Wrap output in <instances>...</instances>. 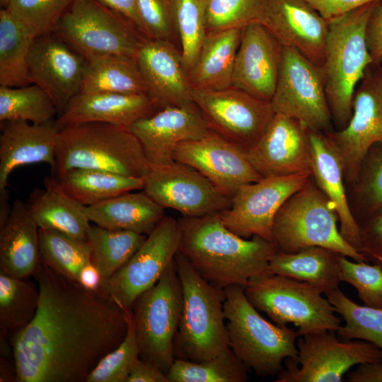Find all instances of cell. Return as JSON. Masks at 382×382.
Masks as SVG:
<instances>
[{
  "label": "cell",
  "instance_id": "25",
  "mask_svg": "<svg viewBox=\"0 0 382 382\" xmlns=\"http://www.w3.org/2000/svg\"><path fill=\"white\" fill-rule=\"evenodd\" d=\"M0 190L19 166L45 163L51 170L56 164L59 128L54 122L37 125L25 121L1 122Z\"/></svg>",
  "mask_w": 382,
  "mask_h": 382
},
{
  "label": "cell",
  "instance_id": "8",
  "mask_svg": "<svg viewBox=\"0 0 382 382\" xmlns=\"http://www.w3.org/2000/svg\"><path fill=\"white\" fill-rule=\"evenodd\" d=\"M245 294L259 311L279 326L293 324L300 336L324 331L337 332L341 319L322 291L306 282L279 274H265L250 279Z\"/></svg>",
  "mask_w": 382,
  "mask_h": 382
},
{
  "label": "cell",
  "instance_id": "40",
  "mask_svg": "<svg viewBox=\"0 0 382 382\" xmlns=\"http://www.w3.org/2000/svg\"><path fill=\"white\" fill-rule=\"evenodd\" d=\"M248 369L229 347L202 361L176 358L167 377L168 382H246Z\"/></svg>",
  "mask_w": 382,
  "mask_h": 382
},
{
  "label": "cell",
  "instance_id": "23",
  "mask_svg": "<svg viewBox=\"0 0 382 382\" xmlns=\"http://www.w3.org/2000/svg\"><path fill=\"white\" fill-rule=\"evenodd\" d=\"M262 24L283 47L295 49L321 67L328 21L306 0H267Z\"/></svg>",
  "mask_w": 382,
  "mask_h": 382
},
{
  "label": "cell",
  "instance_id": "13",
  "mask_svg": "<svg viewBox=\"0 0 382 382\" xmlns=\"http://www.w3.org/2000/svg\"><path fill=\"white\" fill-rule=\"evenodd\" d=\"M178 219L164 216L130 260L101 284L100 289L125 311H131L137 298L153 286L179 251Z\"/></svg>",
  "mask_w": 382,
  "mask_h": 382
},
{
  "label": "cell",
  "instance_id": "45",
  "mask_svg": "<svg viewBox=\"0 0 382 382\" xmlns=\"http://www.w3.org/2000/svg\"><path fill=\"white\" fill-rule=\"evenodd\" d=\"M73 0H10L6 8L35 37L50 34Z\"/></svg>",
  "mask_w": 382,
  "mask_h": 382
},
{
  "label": "cell",
  "instance_id": "9",
  "mask_svg": "<svg viewBox=\"0 0 382 382\" xmlns=\"http://www.w3.org/2000/svg\"><path fill=\"white\" fill-rule=\"evenodd\" d=\"M182 305V287L174 259L131 308L139 359L166 374L175 359L174 343Z\"/></svg>",
  "mask_w": 382,
  "mask_h": 382
},
{
  "label": "cell",
  "instance_id": "26",
  "mask_svg": "<svg viewBox=\"0 0 382 382\" xmlns=\"http://www.w3.org/2000/svg\"><path fill=\"white\" fill-rule=\"evenodd\" d=\"M159 106L148 93H79L54 121L62 127L86 122H103L129 127Z\"/></svg>",
  "mask_w": 382,
  "mask_h": 382
},
{
  "label": "cell",
  "instance_id": "12",
  "mask_svg": "<svg viewBox=\"0 0 382 382\" xmlns=\"http://www.w3.org/2000/svg\"><path fill=\"white\" fill-rule=\"evenodd\" d=\"M270 104L274 113L295 118L311 131H332L322 69L294 48L283 47Z\"/></svg>",
  "mask_w": 382,
  "mask_h": 382
},
{
  "label": "cell",
  "instance_id": "48",
  "mask_svg": "<svg viewBox=\"0 0 382 382\" xmlns=\"http://www.w3.org/2000/svg\"><path fill=\"white\" fill-rule=\"evenodd\" d=\"M146 38L170 41L175 29V0H137Z\"/></svg>",
  "mask_w": 382,
  "mask_h": 382
},
{
  "label": "cell",
  "instance_id": "10",
  "mask_svg": "<svg viewBox=\"0 0 382 382\" xmlns=\"http://www.w3.org/2000/svg\"><path fill=\"white\" fill-rule=\"evenodd\" d=\"M53 33L86 61L135 57L142 40L121 17L96 0H73Z\"/></svg>",
  "mask_w": 382,
  "mask_h": 382
},
{
  "label": "cell",
  "instance_id": "6",
  "mask_svg": "<svg viewBox=\"0 0 382 382\" xmlns=\"http://www.w3.org/2000/svg\"><path fill=\"white\" fill-rule=\"evenodd\" d=\"M224 311L229 347L236 356L260 376L277 375L282 362L297 361V330L264 318L247 299L243 286L224 289Z\"/></svg>",
  "mask_w": 382,
  "mask_h": 382
},
{
  "label": "cell",
  "instance_id": "21",
  "mask_svg": "<svg viewBox=\"0 0 382 382\" xmlns=\"http://www.w3.org/2000/svg\"><path fill=\"white\" fill-rule=\"evenodd\" d=\"M129 128L139 141L152 166L173 162V153L179 144L201 138L210 129L193 102L163 106L160 110L139 119Z\"/></svg>",
  "mask_w": 382,
  "mask_h": 382
},
{
  "label": "cell",
  "instance_id": "27",
  "mask_svg": "<svg viewBox=\"0 0 382 382\" xmlns=\"http://www.w3.org/2000/svg\"><path fill=\"white\" fill-rule=\"evenodd\" d=\"M309 138L312 157L311 175L319 188L335 204L342 236L359 251L360 228L347 194L344 165L340 154L326 132L310 130Z\"/></svg>",
  "mask_w": 382,
  "mask_h": 382
},
{
  "label": "cell",
  "instance_id": "37",
  "mask_svg": "<svg viewBox=\"0 0 382 382\" xmlns=\"http://www.w3.org/2000/svg\"><path fill=\"white\" fill-rule=\"evenodd\" d=\"M39 246L42 264L78 283L81 269L92 262V248L88 240L61 231L39 228Z\"/></svg>",
  "mask_w": 382,
  "mask_h": 382
},
{
  "label": "cell",
  "instance_id": "52",
  "mask_svg": "<svg viewBox=\"0 0 382 382\" xmlns=\"http://www.w3.org/2000/svg\"><path fill=\"white\" fill-rule=\"evenodd\" d=\"M96 1L120 16H123L138 30L145 35L144 28L139 13L137 0Z\"/></svg>",
  "mask_w": 382,
  "mask_h": 382
},
{
  "label": "cell",
  "instance_id": "18",
  "mask_svg": "<svg viewBox=\"0 0 382 382\" xmlns=\"http://www.w3.org/2000/svg\"><path fill=\"white\" fill-rule=\"evenodd\" d=\"M173 159L202 173L230 198L241 186L262 178L243 149L211 129L201 138L179 144Z\"/></svg>",
  "mask_w": 382,
  "mask_h": 382
},
{
  "label": "cell",
  "instance_id": "11",
  "mask_svg": "<svg viewBox=\"0 0 382 382\" xmlns=\"http://www.w3.org/2000/svg\"><path fill=\"white\" fill-rule=\"evenodd\" d=\"M297 361L286 359L276 382H341L353 366L382 361V349L361 340L341 341L334 331L300 336Z\"/></svg>",
  "mask_w": 382,
  "mask_h": 382
},
{
  "label": "cell",
  "instance_id": "20",
  "mask_svg": "<svg viewBox=\"0 0 382 382\" xmlns=\"http://www.w3.org/2000/svg\"><path fill=\"white\" fill-rule=\"evenodd\" d=\"M86 60L55 34L35 38L28 57L30 83L43 89L58 116L81 89Z\"/></svg>",
  "mask_w": 382,
  "mask_h": 382
},
{
  "label": "cell",
  "instance_id": "56",
  "mask_svg": "<svg viewBox=\"0 0 382 382\" xmlns=\"http://www.w3.org/2000/svg\"><path fill=\"white\" fill-rule=\"evenodd\" d=\"M5 357L1 356L0 360V381H17V373L14 362L10 363Z\"/></svg>",
  "mask_w": 382,
  "mask_h": 382
},
{
  "label": "cell",
  "instance_id": "32",
  "mask_svg": "<svg viewBox=\"0 0 382 382\" xmlns=\"http://www.w3.org/2000/svg\"><path fill=\"white\" fill-rule=\"evenodd\" d=\"M242 28L209 31L190 72L192 88L220 90L231 86Z\"/></svg>",
  "mask_w": 382,
  "mask_h": 382
},
{
  "label": "cell",
  "instance_id": "55",
  "mask_svg": "<svg viewBox=\"0 0 382 382\" xmlns=\"http://www.w3.org/2000/svg\"><path fill=\"white\" fill-rule=\"evenodd\" d=\"M102 278L98 268L93 262L86 265L79 274V284L84 289L90 291L100 289Z\"/></svg>",
  "mask_w": 382,
  "mask_h": 382
},
{
  "label": "cell",
  "instance_id": "51",
  "mask_svg": "<svg viewBox=\"0 0 382 382\" xmlns=\"http://www.w3.org/2000/svg\"><path fill=\"white\" fill-rule=\"evenodd\" d=\"M329 21L366 4L382 0H306Z\"/></svg>",
  "mask_w": 382,
  "mask_h": 382
},
{
  "label": "cell",
  "instance_id": "31",
  "mask_svg": "<svg viewBox=\"0 0 382 382\" xmlns=\"http://www.w3.org/2000/svg\"><path fill=\"white\" fill-rule=\"evenodd\" d=\"M340 254L310 246L286 253L277 251L270 261L267 274H279L309 283L327 294L339 288Z\"/></svg>",
  "mask_w": 382,
  "mask_h": 382
},
{
  "label": "cell",
  "instance_id": "57",
  "mask_svg": "<svg viewBox=\"0 0 382 382\" xmlns=\"http://www.w3.org/2000/svg\"><path fill=\"white\" fill-rule=\"evenodd\" d=\"M11 207L9 204V190L7 188L0 190V228L6 222Z\"/></svg>",
  "mask_w": 382,
  "mask_h": 382
},
{
  "label": "cell",
  "instance_id": "39",
  "mask_svg": "<svg viewBox=\"0 0 382 382\" xmlns=\"http://www.w3.org/2000/svg\"><path fill=\"white\" fill-rule=\"evenodd\" d=\"M58 115L50 96L35 84L19 87L0 86V121H25L42 125Z\"/></svg>",
  "mask_w": 382,
  "mask_h": 382
},
{
  "label": "cell",
  "instance_id": "3",
  "mask_svg": "<svg viewBox=\"0 0 382 382\" xmlns=\"http://www.w3.org/2000/svg\"><path fill=\"white\" fill-rule=\"evenodd\" d=\"M56 164L57 177L71 168L97 169L144 178L151 168L143 148L129 127L86 122L59 128Z\"/></svg>",
  "mask_w": 382,
  "mask_h": 382
},
{
  "label": "cell",
  "instance_id": "49",
  "mask_svg": "<svg viewBox=\"0 0 382 382\" xmlns=\"http://www.w3.org/2000/svg\"><path fill=\"white\" fill-rule=\"evenodd\" d=\"M360 252L369 260L382 266V214L359 224Z\"/></svg>",
  "mask_w": 382,
  "mask_h": 382
},
{
  "label": "cell",
  "instance_id": "44",
  "mask_svg": "<svg viewBox=\"0 0 382 382\" xmlns=\"http://www.w3.org/2000/svg\"><path fill=\"white\" fill-rule=\"evenodd\" d=\"M267 0H207V32L263 23Z\"/></svg>",
  "mask_w": 382,
  "mask_h": 382
},
{
  "label": "cell",
  "instance_id": "30",
  "mask_svg": "<svg viewBox=\"0 0 382 382\" xmlns=\"http://www.w3.org/2000/svg\"><path fill=\"white\" fill-rule=\"evenodd\" d=\"M94 224L110 230L149 235L164 218V209L143 190L127 192L85 207Z\"/></svg>",
  "mask_w": 382,
  "mask_h": 382
},
{
  "label": "cell",
  "instance_id": "35",
  "mask_svg": "<svg viewBox=\"0 0 382 382\" xmlns=\"http://www.w3.org/2000/svg\"><path fill=\"white\" fill-rule=\"evenodd\" d=\"M36 37L8 10L0 11V86L30 84L28 57Z\"/></svg>",
  "mask_w": 382,
  "mask_h": 382
},
{
  "label": "cell",
  "instance_id": "28",
  "mask_svg": "<svg viewBox=\"0 0 382 382\" xmlns=\"http://www.w3.org/2000/svg\"><path fill=\"white\" fill-rule=\"evenodd\" d=\"M41 265L39 228L28 203L17 199L0 228V272L25 279L34 276Z\"/></svg>",
  "mask_w": 382,
  "mask_h": 382
},
{
  "label": "cell",
  "instance_id": "54",
  "mask_svg": "<svg viewBox=\"0 0 382 382\" xmlns=\"http://www.w3.org/2000/svg\"><path fill=\"white\" fill-rule=\"evenodd\" d=\"M347 377L349 382H382V361L358 365Z\"/></svg>",
  "mask_w": 382,
  "mask_h": 382
},
{
  "label": "cell",
  "instance_id": "14",
  "mask_svg": "<svg viewBox=\"0 0 382 382\" xmlns=\"http://www.w3.org/2000/svg\"><path fill=\"white\" fill-rule=\"evenodd\" d=\"M191 96L209 128L245 151L260 138L275 114L270 102L233 86L192 88Z\"/></svg>",
  "mask_w": 382,
  "mask_h": 382
},
{
  "label": "cell",
  "instance_id": "17",
  "mask_svg": "<svg viewBox=\"0 0 382 382\" xmlns=\"http://www.w3.org/2000/svg\"><path fill=\"white\" fill-rule=\"evenodd\" d=\"M371 66L355 90L352 114L347 125L325 132L340 154L349 187L355 181L370 148L382 144V67L372 69Z\"/></svg>",
  "mask_w": 382,
  "mask_h": 382
},
{
  "label": "cell",
  "instance_id": "29",
  "mask_svg": "<svg viewBox=\"0 0 382 382\" xmlns=\"http://www.w3.org/2000/svg\"><path fill=\"white\" fill-rule=\"evenodd\" d=\"M44 185L33 190L27 202L38 228L87 240L91 224L85 206L68 195L53 175L45 178Z\"/></svg>",
  "mask_w": 382,
  "mask_h": 382
},
{
  "label": "cell",
  "instance_id": "42",
  "mask_svg": "<svg viewBox=\"0 0 382 382\" xmlns=\"http://www.w3.org/2000/svg\"><path fill=\"white\" fill-rule=\"evenodd\" d=\"M352 189L356 219L361 222L382 214V144L370 148L361 164Z\"/></svg>",
  "mask_w": 382,
  "mask_h": 382
},
{
  "label": "cell",
  "instance_id": "50",
  "mask_svg": "<svg viewBox=\"0 0 382 382\" xmlns=\"http://www.w3.org/2000/svg\"><path fill=\"white\" fill-rule=\"evenodd\" d=\"M366 41L374 64L382 63V1L376 4L366 28Z\"/></svg>",
  "mask_w": 382,
  "mask_h": 382
},
{
  "label": "cell",
  "instance_id": "7",
  "mask_svg": "<svg viewBox=\"0 0 382 382\" xmlns=\"http://www.w3.org/2000/svg\"><path fill=\"white\" fill-rule=\"evenodd\" d=\"M338 222L335 204L311 175L308 183L277 212L272 226V242L282 253H292L304 248L318 246L357 262H369L363 253L344 238Z\"/></svg>",
  "mask_w": 382,
  "mask_h": 382
},
{
  "label": "cell",
  "instance_id": "38",
  "mask_svg": "<svg viewBox=\"0 0 382 382\" xmlns=\"http://www.w3.org/2000/svg\"><path fill=\"white\" fill-rule=\"evenodd\" d=\"M24 279L0 272V337L13 336L35 316L38 286Z\"/></svg>",
  "mask_w": 382,
  "mask_h": 382
},
{
  "label": "cell",
  "instance_id": "5",
  "mask_svg": "<svg viewBox=\"0 0 382 382\" xmlns=\"http://www.w3.org/2000/svg\"><path fill=\"white\" fill-rule=\"evenodd\" d=\"M175 262L183 294L174 343L175 359L195 362L209 359L229 347L225 290L202 277L179 251Z\"/></svg>",
  "mask_w": 382,
  "mask_h": 382
},
{
  "label": "cell",
  "instance_id": "24",
  "mask_svg": "<svg viewBox=\"0 0 382 382\" xmlns=\"http://www.w3.org/2000/svg\"><path fill=\"white\" fill-rule=\"evenodd\" d=\"M150 95L162 107L192 103V86L180 52L170 41L145 38L135 56Z\"/></svg>",
  "mask_w": 382,
  "mask_h": 382
},
{
  "label": "cell",
  "instance_id": "22",
  "mask_svg": "<svg viewBox=\"0 0 382 382\" xmlns=\"http://www.w3.org/2000/svg\"><path fill=\"white\" fill-rule=\"evenodd\" d=\"M283 46L260 23L241 30L231 86L270 102L274 95L282 62Z\"/></svg>",
  "mask_w": 382,
  "mask_h": 382
},
{
  "label": "cell",
  "instance_id": "46",
  "mask_svg": "<svg viewBox=\"0 0 382 382\" xmlns=\"http://www.w3.org/2000/svg\"><path fill=\"white\" fill-rule=\"evenodd\" d=\"M139 358L131 311H129L128 329L123 341L98 363L86 382H127L130 371Z\"/></svg>",
  "mask_w": 382,
  "mask_h": 382
},
{
  "label": "cell",
  "instance_id": "2",
  "mask_svg": "<svg viewBox=\"0 0 382 382\" xmlns=\"http://www.w3.org/2000/svg\"><path fill=\"white\" fill-rule=\"evenodd\" d=\"M178 222L179 252L202 277L219 288L243 287L250 279L267 274L270 261L278 251L272 241L236 235L222 223L219 213L183 216Z\"/></svg>",
  "mask_w": 382,
  "mask_h": 382
},
{
  "label": "cell",
  "instance_id": "41",
  "mask_svg": "<svg viewBox=\"0 0 382 382\" xmlns=\"http://www.w3.org/2000/svg\"><path fill=\"white\" fill-rule=\"evenodd\" d=\"M327 299L345 320L337 330L345 340H361L382 349V309L359 305L339 288L327 294Z\"/></svg>",
  "mask_w": 382,
  "mask_h": 382
},
{
  "label": "cell",
  "instance_id": "34",
  "mask_svg": "<svg viewBox=\"0 0 382 382\" xmlns=\"http://www.w3.org/2000/svg\"><path fill=\"white\" fill-rule=\"evenodd\" d=\"M148 93L135 57L110 54L86 61L80 93Z\"/></svg>",
  "mask_w": 382,
  "mask_h": 382
},
{
  "label": "cell",
  "instance_id": "43",
  "mask_svg": "<svg viewBox=\"0 0 382 382\" xmlns=\"http://www.w3.org/2000/svg\"><path fill=\"white\" fill-rule=\"evenodd\" d=\"M206 13L207 0H175V29L189 75L207 34Z\"/></svg>",
  "mask_w": 382,
  "mask_h": 382
},
{
  "label": "cell",
  "instance_id": "47",
  "mask_svg": "<svg viewBox=\"0 0 382 382\" xmlns=\"http://www.w3.org/2000/svg\"><path fill=\"white\" fill-rule=\"evenodd\" d=\"M340 264L341 282L355 288L364 306L382 309V266L357 262L342 255Z\"/></svg>",
  "mask_w": 382,
  "mask_h": 382
},
{
  "label": "cell",
  "instance_id": "33",
  "mask_svg": "<svg viewBox=\"0 0 382 382\" xmlns=\"http://www.w3.org/2000/svg\"><path fill=\"white\" fill-rule=\"evenodd\" d=\"M55 178L68 195L85 207L127 192L141 190L144 184V178L97 169L71 168Z\"/></svg>",
  "mask_w": 382,
  "mask_h": 382
},
{
  "label": "cell",
  "instance_id": "58",
  "mask_svg": "<svg viewBox=\"0 0 382 382\" xmlns=\"http://www.w3.org/2000/svg\"><path fill=\"white\" fill-rule=\"evenodd\" d=\"M9 1H10V0H0L1 6L3 8H6V6H8V3H9Z\"/></svg>",
  "mask_w": 382,
  "mask_h": 382
},
{
  "label": "cell",
  "instance_id": "36",
  "mask_svg": "<svg viewBox=\"0 0 382 382\" xmlns=\"http://www.w3.org/2000/svg\"><path fill=\"white\" fill-rule=\"evenodd\" d=\"M146 238V235L130 231L110 230L91 225L87 240L92 248V262L100 272L102 283L130 260Z\"/></svg>",
  "mask_w": 382,
  "mask_h": 382
},
{
  "label": "cell",
  "instance_id": "15",
  "mask_svg": "<svg viewBox=\"0 0 382 382\" xmlns=\"http://www.w3.org/2000/svg\"><path fill=\"white\" fill-rule=\"evenodd\" d=\"M311 173L271 176L241 186L231 207L219 213L222 223L243 238L272 241L274 217L284 203L310 180Z\"/></svg>",
  "mask_w": 382,
  "mask_h": 382
},
{
  "label": "cell",
  "instance_id": "1",
  "mask_svg": "<svg viewBox=\"0 0 382 382\" xmlns=\"http://www.w3.org/2000/svg\"><path fill=\"white\" fill-rule=\"evenodd\" d=\"M35 316L10 341L18 382H86L125 339L129 311L42 264Z\"/></svg>",
  "mask_w": 382,
  "mask_h": 382
},
{
  "label": "cell",
  "instance_id": "19",
  "mask_svg": "<svg viewBox=\"0 0 382 382\" xmlns=\"http://www.w3.org/2000/svg\"><path fill=\"white\" fill-rule=\"evenodd\" d=\"M310 129L299 120L275 113L267 127L246 154L262 177L311 173Z\"/></svg>",
  "mask_w": 382,
  "mask_h": 382
},
{
  "label": "cell",
  "instance_id": "16",
  "mask_svg": "<svg viewBox=\"0 0 382 382\" xmlns=\"http://www.w3.org/2000/svg\"><path fill=\"white\" fill-rule=\"evenodd\" d=\"M143 190L163 209L183 216L199 217L221 212L231 205V198L219 191L192 167L175 161L152 166L144 178Z\"/></svg>",
  "mask_w": 382,
  "mask_h": 382
},
{
  "label": "cell",
  "instance_id": "53",
  "mask_svg": "<svg viewBox=\"0 0 382 382\" xmlns=\"http://www.w3.org/2000/svg\"><path fill=\"white\" fill-rule=\"evenodd\" d=\"M127 382H168L167 374L139 358L134 364Z\"/></svg>",
  "mask_w": 382,
  "mask_h": 382
},
{
  "label": "cell",
  "instance_id": "4",
  "mask_svg": "<svg viewBox=\"0 0 382 382\" xmlns=\"http://www.w3.org/2000/svg\"><path fill=\"white\" fill-rule=\"evenodd\" d=\"M377 2L328 21L325 57L321 66L332 122L344 128L352 114L357 84L374 62L366 41V28Z\"/></svg>",
  "mask_w": 382,
  "mask_h": 382
}]
</instances>
